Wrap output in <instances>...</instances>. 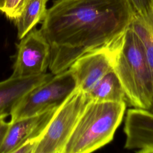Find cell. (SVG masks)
Instances as JSON below:
<instances>
[{
    "instance_id": "15",
    "label": "cell",
    "mask_w": 153,
    "mask_h": 153,
    "mask_svg": "<svg viewBox=\"0 0 153 153\" xmlns=\"http://www.w3.org/2000/svg\"><path fill=\"white\" fill-rule=\"evenodd\" d=\"M135 13L140 16L148 14L152 7V0H130Z\"/></svg>"
},
{
    "instance_id": "1",
    "label": "cell",
    "mask_w": 153,
    "mask_h": 153,
    "mask_svg": "<svg viewBox=\"0 0 153 153\" xmlns=\"http://www.w3.org/2000/svg\"><path fill=\"white\" fill-rule=\"evenodd\" d=\"M135 11L130 0H56L39 29L51 45L53 75L118 37Z\"/></svg>"
},
{
    "instance_id": "10",
    "label": "cell",
    "mask_w": 153,
    "mask_h": 153,
    "mask_svg": "<svg viewBox=\"0 0 153 153\" xmlns=\"http://www.w3.org/2000/svg\"><path fill=\"white\" fill-rule=\"evenodd\" d=\"M53 74L29 77L11 76L0 81V118L11 116L23 98L34 88L48 80Z\"/></svg>"
},
{
    "instance_id": "18",
    "label": "cell",
    "mask_w": 153,
    "mask_h": 153,
    "mask_svg": "<svg viewBox=\"0 0 153 153\" xmlns=\"http://www.w3.org/2000/svg\"><path fill=\"white\" fill-rule=\"evenodd\" d=\"M4 5V0H0V11L2 10Z\"/></svg>"
},
{
    "instance_id": "9",
    "label": "cell",
    "mask_w": 153,
    "mask_h": 153,
    "mask_svg": "<svg viewBox=\"0 0 153 153\" xmlns=\"http://www.w3.org/2000/svg\"><path fill=\"white\" fill-rule=\"evenodd\" d=\"M58 108L10 120L0 153H14L25 142L38 139L44 133Z\"/></svg>"
},
{
    "instance_id": "3",
    "label": "cell",
    "mask_w": 153,
    "mask_h": 153,
    "mask_svg": "<svg viewBox=\"0 0 153 153\" xmlns=\"http://www.w3.org/2000/svg\"><path fill=\"white\" fill-rule=\"evenodd\" d=\"M126 103L89 102L68 139L63 153H89L111 142L124 118Z\"/></svg>"
},
{
    "instance_id": "4",
    "label": "cell",
    "mask_w": 153,
    "mask_h": 153,
    "mask_svg": "<svg viewBox=\"0 0 153 153\" xmlns=\"http://www.w3.org/2000/svg\"><path fill=\"white\" fill-rule=\"evenodd\" d=\"M90 102L86 93L76 89L57 109L44 133L36 139L34 153H63L81 114Z\"/></svg>"
},
{
    "instance_id": "8",
    "label": "cell",
    "mask_w": 153,
    "mask_h": 153,
    "mask_svg": "<svg viewBox=\"0 0 153 153\" xmlns=\"http://www.w3.org/2000/svg\"><path fill=\"white\" fill-rule=\"evenodd\" d=\"M124 120V148L137 153H153V112L130 108Z\"/></svg>"
},
{
    "instance_id": "6",
    "label": "cell",
    "mask_w": 153,
    "mask_h": 153,
    "mask_svg": "<svg viewBox=\"0 0 153 153\" xmlns=\"http://www.w3.org/2000/svg\"><path fill=\"white\" fill-rule=\"evenodd\" d=\"M11 75L29 77L46 73L51 60V45L41 30L33 28L17 45Z\"/></svg>"
},
{
    "instance_id": "13",
    "label": "cell",
    "mask_w": 153,
    "mask_h": 153,
    "mask_svg": "<svg viewBox=\"0 0 153 153\" xmlns=\"http://www.w3.org/2000/svg\"><path fill=\"white\" fill-rule=\"evenodd\" d=\"M130 26L143 47L153 79V0L150 12L144 16L135 13Z\"/></svg>"
},
{
    "instance_id": "7",
    "label": "cell",
    "mask_w": 153,
    "mask_h": 153,
    "mask_svg": "<svg viewBox=\"0 0 153 153\" xmlns=\"http://www.w3.org/2000/svg\"><path fill=\"white\" fill-rule=\"evenodd\" d=\"M110 42L84 54L70 66L77 88L87 93L102 76L113 71Z\"/></svg>"
},
{
    "instance_id": "12",
    "label": "cell",
    "mask_w": 153,
    "mask_h": 153,
    "mask_svg": "<svg viewBox=\"0 0 153 153\" xmlns=\"http://www.w3.org/2000/svg\"><path fill=\"white\" fill-rule=\"evenodd\" d=\"M48 0H28L20 14L14 20L17 30V38L22 39L45 17Z\"/></svg>"
},
{
    "instance_id": "5",
    "label": "cell",
    "mask_w": 153,
    "mask_h": 153,
    "mask_svg": "<svg viewBox=\"0 0 153 153\" xmlns=\"http://www.w3.org/2000/svg\"><path fill=\"white\" fill-rule=\"evenodd\" d=\"M76 89V80L69 69L54 75L23 98L11 115V120L58 108Z\"/></svg>"
},
{
    "instance_id": "16",
    "label": "cell",
    "mask_w": 153,
    "mask_h": 153,
    "mask_svg": "<svg viewBox=\"0 0 153 153\" xmlns=\"http://www.w3.org/2000/svg\"><path fill=\"white\" fill-rule=\"evenodd\" d=\"M36 140L27 141L19 147L14 153H34L36 147Z\"/></svg>"
},
{
    "instance_id": "2",
    "label": "cell",
    "mask_w": 153,
    "mask_h": 153,
    "mask_svg": "<svg viewBox=\"0 0 153 153\" xmlns=\"http://www.w3.org/2000/svg\"><path fill=\"white\" fill-rule=\"evenodd\" d=\"M112 69L125 93L127 102L135 108L152 111L153 79L143 47L129 25L110 42Z\"/></svg>"
},
{
    "instance_id": "14",
    "label": "cell",
    "mask_w": 153,
    "mask_h": 153,
    "mask_svg": "<svg viewBox=\"0 0 153 153\" xmlns=\"http://www.w3.org/2000/svg\"><path fill=\"white\" fill-rule=\"evenodd\" d=\"M28 0H4V7L1 11L9 19L15 20L21 13Z\"/></svg>"
},
{
    "instance_id": "17",
    "label": "cell",
    "mask_w": 153,
    "mask_h": 153,
    "mask_svg": "<svg viewBox=\"0 0 153 153\" xmlns=\"http://www.w3.org/2000/svg\"><path fill=\"white\" fill-rule=\"evenodd\" d=\"M9 127L10 122L6 121L4 118H0V149L6 137Z\"/></svg>"
},
{
    "instance_id": "11",
    "label": "cell",
    "mask_w": 153,
    "mask_h": 153,
    "mask_svg": "<svg viewBox=\"0 0 153 153\" xmlns=\"http://www.w3.org/2000/svg\"><path fill=\"white\" fill-rule=\"evenodd\" d=\"M86 94L91 102H127L124 90L113 71L102 76Z\"/></svg>"
}]
</instances>
